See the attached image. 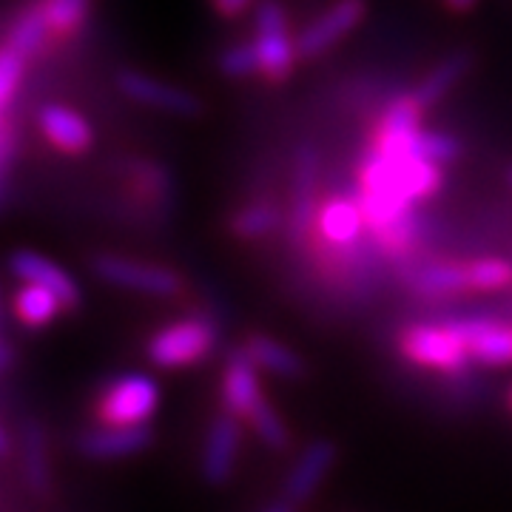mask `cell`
Segmentation results:
<instances>
[{"mask_svg": "<svg viewBox=\"0 0 512 512\" xmlns=\"http://www.w3.org/2000/svg\"><path fill=\"white\" fill-rule=\"evenodd\" d=\"M441 180L439 163L370 148L359 165V202L367 228L376 234L384 225L410 214L416 202L439 191Z\"/></svg>", "mask_w": 512, "mask_h": 512, "instance_id": "1", "label": "cell"}, {"mask_svg": "<svg viewBox=\"0 0 512 512\" xmlns=\"http://www.w3.org/2000/svg\"><path fill=\"white\" fill-rule=\"evenodd\" d=\"M217 345V325L205 316H188L160 328L146 345L148 362L163 370L191 367L202 362Z\"/></svg>", "mask_w": 512, "mask_h": 512, "instance_id": "2", "label": "cell"}, {"mask_svg": "<svg viewBox=\"0 0 512 512\" xmlns=\"http://www.w3.org/2000/svg\"><path fill=\"white\" fill-rule=\"evenodd\" d=\"M399 350L407 362L424 367V370H441L450 376L464 373L473 362L470 350L461 342L456 330L450 328V322H444V325L419 322V325L404 328L399 336Z\"/></svg>", "mask_w": 512, "mask_h": 512, "instance_id": "3", "label": "cell"}, {"mask_svg": "<svg viewBox=\"0 0 512 512\" xmlns=\"http://www.w3.org/2000/svg\"><path fill=\"white\" fill-rule=\"evenodd\" d=\"M160 384L146 373H126L100 393L97 399V419L100 424H120V427H134V424H148V419L160 407Z\"/></svg>", "mask_w": 512, "mask_h": 512, "instance_id": "4", "label": "cell"}, {"mask_svg": "<svg viewBox=\"0 0 512 512\" xmlns=\"http://www.w3.org/2000/svg\"><path fill=\"white\" fill-rule=\"evenodd\" d=\"M92 274L106 285L148 293V296H163V299L183 291V279L177 271H171L165 265H154V262L128 259V256L97 254L92 259Z\"/></svg>", "mask_w": 512, "mask_h": 512, "instance_id": "5", "label": "cell"}, {"mask_svg": "<svg viewBox=\"0 0 512 512\" xmlns=\"http://www.w3.org/2000/svg\"><path fill=\"white\" fill-rule=\"evenodd\" d=\"M242 424L245 421L228 410L217 413L208 424L200 456V476L208 487H225L234 476L242 447Z\"/></svg>", "mask_w": 512, "mask_h": 512, "instance_id": "6", "label": "cell"}, {"mask_svg": "<svg viewBox=\"0 0 512 512\" xmlns=\"http://www.w3.org/2000/svg\"><path fill=\"white\" fill-rule=\"evenodd\" d=\"M319 151L305 143L296 151L293 163V188H291V228L293 242H308L319 222Z\"/></svg>", "mask_w": 512, "mask_h": 512, "instance_id": "7", "label": "cell"}, {"mask_svg": "<svg viewBox=\"0 0 512 512\" xmlns=\"http://www.w3.org/2000/svg\"><path fill=\"white\" fill-rule=\"evenodd\" d=\"M367 3L365 0H336L328 9L313 18L299 37H296V49L302 60H313V57L325 55L333 43H339L342 37L350 35L362 18H365Z\"/></svg>", "mask_w": 512, "mask_h": 512, "instance_id": "8", "label": "cell"}, {"mask_svg": "<svg viewBox=\"0 0 512 512\" xmlns=\"http://www.w3.org/2000/svg\"><path fill=\"white\" fill-rule=\"evenodd\" d=\"M339 461V447L328 439H316L305 444L299 450V456L293 458V464L285 473L282 481V498H288L291 504H305L330 476V470Z\"/></svg>", "mask_w": 512, "mask_h": 512, "instance_id": "9", "label": "cell"}, {"mask_svg": "<svg viewBox=\"0 0 512 512\" xmlns=\"http://www.w3.org/2000/svg\"><path fill=\"white\" fill-rule=\"evenodd\" d=\"M154 444V430L148 424L120 427V424H100L94 430H83L74 447L89 461H120V458L140 456Z\"/></svg>", "mask_w": 512, "mask_h": 512, "instance_id": "10", "label": "cell"}, {"mask_svg": "<svg viewBox=\"0 0 512 512\" xmlns=\"http://www.w3.org/2000/svg\"><path fill=\"white\" fill-rule=\"evenodd\" d=\"M117 89L134 103H143L148 109L171 111V114H180V117H194L202 109L200 100L188 89H180V86L157 80V77H148V74L137 72V69H123L117 74Z\"/></svg>", "mask_w": 512, "mask_h": 512, "instance_id": "11", "label": "cell"}, {"mask_svg": "<svg viewBox=\"0 0 512 512\" xmlns=\"http://www.w3.org/2000/svg\"><path fill=\"white\" fill-rule=\"evenodd\" d=\"M450 328L461 336L467 345L473 362L487 367H507L512 365V325H501L493 319H447Z\"/></svg>", "mask_w": 512, "mask_h": 512, "instance_id": "12", "label": "cell"}, {"mask_svg": "<svg viewBox=\"0 0 512 512\" xmlns=\"http://www.w3.org/2000/svg\"><path fill=\"white\" fill-rule=\"evenodd\" d=\"M222 404L228 413H234L242 421H248L256 410L265 404L262 396V384H259V367L248 359V353L237 348L222 373Z\"/></svg>", "mask_w": 512, "mask_h": 512, "instance_id": "13", "label": "cell"}, {"mask_svg": "<svg viewBox=\"0 0 512 512\" xmlns=\"http://www.w3.org/2000/svg\"><path fill=\"white\" fill-rule=\"evenodd\" d=\"M37 126L43 131V137L63 154H86L94 146L92 123L69 106L46 103L37 111Z\"/></svg>", "mask_w": 512, "mask_h": 512, "instance_id": "14", "label": "cell"}, {"mask_svg": "<svg viewBox=\"0 0 512 512\" xmlns=\"http://www.w3.org/2000/svg\"><path fill=\"white\" fill-rule=\"evenodd\" d=\"M9 271L18 276L20 282H35L55 293L63 302V308H77L80 305V288L72 276L66 274L52 259L35 254V251H12L9 256Z\"/></svg>", "mask_w": 512, "mask_h": 512, "instance_id": "15", "label": "cell"}, {"mask_svg": "<svg viewBox=\"0 0 512 512\" xmlns=\"http://www.w3.org/2000/svg\"><path fill=\"white\" fill-rule=\"evenodd\" d=\"M421 103L413 94L396 97L373 131V148L384 154H410V140L421 131Z\"/></svg>", "mask_w": 512, "mask_h": 512, "instance_id": "16", "label": "cell"}, {"mask_svg": "<svg viewBox=\"0 0 512 512\" xmlns=\"http://www.w3.org/2000/svg\"><path fill=\"white\" fill-rule=\"evenodd\" d=\"M362 228H367L365 211L359 197H330L319 208L316 231L328 239L330 245H353L362 237Z\"/></svg>", "mask_w": 512, "mask_h": 512, "instance_id": "17", "label": "cell"}, {"mask_svg": "<svg viewBox=\"0 0 512 512\" xmlns=\"http://www.w3.org/2000/svg\"><path fill=\"white\" fill-rule=\"evenodd\" d=\"M239 348L248 353V359L254 362L259 370L279 376V379H302L305 376V362L302 356L291 350L288 345H282L274 336L265 333H251Z\"/></svg>", "mask_w": 512, "mask_h": 512, "instance_id": "18", "label": "cell"}, {"mask_svg": "<svg viewBox=\"0 0 512 512\" xmlns=\"http://www.w3.org/2000/svg\"><path fill=\"white\" fill-rule=\"evenodd\" d=\"M256 57H259V74L268 83H285L302 60L296 40H291L288 29L285 32H256Z\"/></svg>", "mask_w": 512, "mask_h": 512, "instance_id": "19", "label": "cell"}, {"mask_svg": "<svg viewBox=\"0 0 512 512\" xmlns=\"http://www.w3.org/2000/svg\"><path fill=\"white\" fill-rule=\"evenodd\" d=\"M55 43V37H52V29H49V23L43 18V12H40V6L32 3V6H26L23 12H18V18L9 23V29H6V49H12V52H18L23 60H32V57L43 55L46 52V46H52Z\"/></svg>", "mask_w": 512, "mask_h": 512, "instance_id": "20", "label": "cell"}, {"mask_svg": "<svg viewBox=\"0 0 512 512\" xmlns=\"http://www.w3.org/2000/svg\"><path fill=\"white\" fill-rule=\"evenodd\" d=\"M20 450H23V478H26L29 490L40 495V498L49 495V487H52L49 441H46V430L35 419H29L23 424Z\"/></svg>", "mask_w": 512, "mask_h": 512, "instance_id": "21", "label": "cell"}, {"mask_svg": "<svg viewBox=\"0 0 512 512\" xmlns=\"http://www.w3.org/2000/svg\"><path fill=\"white\" fill-rule=\"evenodd\" d=\"M473 69V55L470 52H456V55L444 57L436 69L424 74L419 80V86L413 89V97L421 103V109L436 106L439 100H444L447 94L453 92V86L464 80V74Z\"/></svg>", "mask_w": 512, "mask_h": 512, "instance_id": "22", "label": "cell"}, {"mask_svg": "<svg viewBox=\"0 0 512 512\" xmlns=\"http://www.w3.org/2000/svg\"><path fill=\"white\" fill-rule=\"evenodd\" d=\"M467 291V262H430L413 276V293L424 299H447Z\"/></svg>", "mask_w": 512, "mask_h": 512, "instance_id": "23", "label": "cell"}, {"mask_svg": "<svg viewBox=\"0 0 512 512\" xmlns=\"http://www.w3.org/2000/svg\"><path fill=\"white\" fill-rule=\"evenodd\" d=\"M66 311L55 293L35 282H23L12 296V313L23 328H46L57 313Z\"/></svg>", "mask_w": 512, "mask_h": 512, "instance_id": "24", "label": "cell"}, {"mask_svg": "<svg viewBox=\"0 0 512 512\" xmlns=\"http://www.w3.org/2000/svg\"><path fill=\"white\" fill-rule=\"evenodd\" d=\"M52 29L55 43H66L86 29L92 18V0H35Z\"/></svg>", "mask_w": 512, "mask_h": 512, "instance_id": "25", "label": "cell"}, {"mask_svg": "<svg viewBox=\"0 0 512 512\" xmlns=\"http://www.w3.org/2000/svg\"><path fill=\"white\" fill-rule=\"evenodd\" d=\"M282 225V211L276 208L274 202H251L245 208H239L237 214L231 217V234L237 239H262L271 237L276 228Z\"/></svg>", "mask_w": 512, "mask_h": 512, "instance_id": "26", "label": "cell"}, {"mask_svg": "<svg viewBox=\"0 0 512 512\" xmlns=\"http://www.w3.org/2000/svg\"><path fill=\"white\" fill-rule=\"evenodd\" d=\"M245 424L254 430V436L259 439L262 447H268V450H274V453H288V450H291V430H288L285 419H282L268 402L262 404Z\"/></svg>", "mask_w": 512, "mask_h": 512, "instance_id": "27", "label": "cell"}, {"mask_svg": "<svg viewBox=\"0 0 512 512\" xmlns=\"http://www.w3.org/2000/svg\"><path fill=\"white\" fill-rule=\"evenodd\" d=\"M467 285L470 291L490 293V291H504L512 285V265L507 259H473L467 262Z\"/></svg>", "mask_w": 512, "mask_h": 512, "instance_id": "28", "label": "cell"}, {"mask_svg": "<svg viewBox=\"0 0 512 512\" xmlns=\"http://www.w3.org/2000/svg\"><path fill=\"white\" fill-rule=\"evenodd\" d=\"M410 154L430 163H453L461 154V143L447 131H416L410 140Z\"/></svg>", "mask_w": 512, "mask_h": 512, "instance_id": "29", "label": "cell"}, {"mask_svg": "<svg viewBox=\"0 0 512 512\" xmlns=\"http://www.w3.org/2000/svg\"><path fill=\"white\" fill-rule=\"evenodd\" d=\"M220 72L231 80H248L259 74V57L254 43H234L220 55Z\"/></svg>", "mask_w": 512, "mask_h": 512, "instance_id": "30", "label": "cell"}, {"mask_svg": "<svg viewBox=\"0 0 512 512\" xmlns=\"http://www.w3.org/2000/svg\"><path fill=\"white\" fill-rule=\"evenodd\" d=\"M23 74H26V60L18 52L3 46V52H0V106H3V114H9V109H12V100L18 94L20 83H23Z\"/></svg>", "mask_w": 512, "mask_h": 512, "instance_id": "31", "label": "cell"}, {"mask_svg": "<svg viewBox=\"0 0 512 512\" xmlns=\"http://www.w3.org/2000/svg\"><path fill=\"white\" fill-rule=\"evenodd\" d=\"M131 183L137 188V194L140 197H146V200L157 202L163 200L165 194H168V174H165L160 165H151V163H143L137 165L134 171H131Z\"/></svg>", "mask_w": 512, "mask_h": 512, "instance_id": "32", "label": "cell"}, {"mask_svg": "<svg viewBox=\"0 0 512 512\" xmlns=\"http://www.w3.org/2000/svg\"><path fill=\"white\" fill-rule=\"evenodd\" d=\"M256 32H285L288 29V15L276 0H262L254 9Z\"/></svg>", "mask_w": 512, "mask_h": 512, "instance_id": "33", "label": "cell"}, {"mask_svg": "<svg viewBox=\"0 0 512 512\" xmlns=\"http://www.w3.org/2000/svg\"><path fill=\"white\" fill-rule=\"evenodd\" d=\"M0 160H3V171H9L12 165V157H15V128L9 123V114H3V137H0Z\"/></svg>", "mask_w": 512, "mask_h": 512, "instance_id": "34", "label": "cell"}, {"mask_svg": "<svg viewBox=\"0 0 512 512\" xmlns=\"http://www.w3.org/2000/svg\"><path fill=\"white\" fill-rule=\"evenodd\" d=\"M214 6L222 18H239L251 6V0H214Z\"/></svg>", "mask_w": 512, "mask_h": 512, "instance_id": "35", "label": "cell"}, {"mask_svg": "<svg viewBox=\"0 0 512 512\" xmlns=\"http://www.w3.org/2000/svg\"><path fill=\"white\" fill-rule=\"evenodd\" d=\"M12 359H15V348H12V342H9V339H3V356H0V367H3V373H9V370H12Z\"/></svg>", "mask_w": 512, "mask_h": 512, "instance_id": "36", "label": "cell"}, {"mask_svg": "<svg viewBox=\"0 0 512 512\" xmlns=\"http://www.w3.org/2000/svg\"><path fill=\"white\" fill-rule=\"evenodd\" d=\"M450 12H473L478 0H444Z\"/></svg>", "mask_w": 512, "mask_h": 512, "instance_id": "37", "label": "cell"}, {"mask_svg": "<svg viewBox=\"0 0 512 512\" xmlns=\"http://www.w3.org/2000/svg\"><path fill=\"white\" fill-rule=\"evenodd\" d=\"M259 512H296V504H291L288 498H279V501L268 504L265 510H259Z\"/></svg>", "mask_w": 512, "mask_h": 512, "instance_id": "38", "label": "cell"}, {"mask_svg": "<svg viewBox=\"0 0 512 512\" xmlns=\"http://www.w3.org/2000/svg\"><path fill=\"white\" fill-rule=\"evenodd\" d=\"M507 180H510V185H512V168H510V171H507Z\"/></svg>", "mask_w": 512, "mask_h": 512, "instance_id": "39", "label": "cell"}, {"mask_svg": "<svg viewBox=\"0 0 512 512\" xmlns=\"http://www.w3.org/2000/svg\"><path fill=\"white\" fill-rule=\"evenodd\" d=\"M510 407H512V390H510Z\"/></svg>", "mask_w": 512, "mask_h": 512, "instance_id": "40", "label": "cell"}]
</instances>
